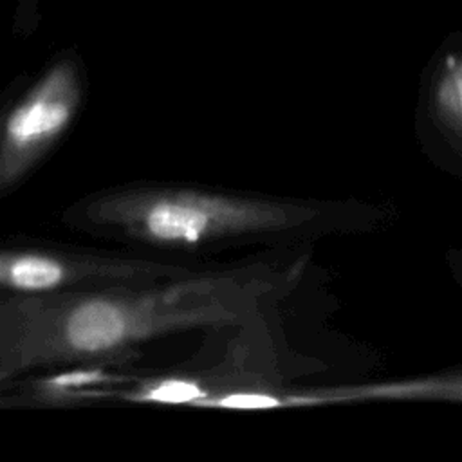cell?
I'll return each mask as SVG.
<instances>
[{
    "mask_svg": "<svg viewBox=\"0 0 462 462\" xmlns=\"http://www.w3.org/2000/svg\"><path fill=\"white\" fill-rule=\"evenodd\" d=\"M253 269L0 301V381L112 359L162 336L244 321L273 289Z\"/></svg>",
    "mask_w": 462,
    "mask_h": 462,
    "instance_id": "6da1fadb",
    "label": "cell"
},
{
    "mask_svg": "<svg viewBox=\"0 0 462 462\" xmlns=\"http://www.w3.org/2000/svg\"><path fill=\"white\" fill-rule=\"evenodd\" d=\"M70 226L143 249L200 253L278 245L343 233L361 209L339 200H301L191 184H132L88 195L65 211Z\"/></svg>",
    "mask_w": 462,
    "mask_h": 462,
    "instance_id": "7a4b0ae2",
    "label": "cell"
},
{
    "mask_svg": "<svg viewBox=\"0 0 462 462\" xmlns=\"http://www.w3.org/2000/svg\"><path fill=\"white\" fill-rule=\"evenodd\" d=\"M193 273L184 263L34 244L5 245L0 254L2 292L16 296L153 283Z\"/></svg>",
    "mask_w": 462,
    "mask_h": 462,
    "instance_id": "3957f363",
    "label": "cell"
},
{
    "mask_svg": "<svg viewBox=\"0 0 462 462\" xmlns=\"http://www.w3.org/2000/svg\"><path fill=\"white\" fill-rule=\"evenodd\" d=\"M79 101L76 70L58 65L11 106L0 132V195L11 193L61 141Z\"/></svg>",
    "mask_w": 462,
    "mask_h": 462,
    "instance_id": "277c9868",
    "label": "cell"
},
{
    "mask_svg": "<svg viewBox=\"0 0 462 462\" xmlns=\"http://www.w3.org/2000/svg\"><path fill=\"white\" fill-rule=\"evenodd\" d=\"M433 112L442 130L462 143V56L444 60L433 87Z\"/></svg>",
    "mask_w": 462,
    "mask_h": 462,
    "instance_id": "5b68a950",
    "label": "cell"
},
{
    "mask_svg": "<svg viewBox=\"0 0 462 462\" xmlns=\"http://www.w3.org/2000/svg\"><path fill=\"white\" fill-rule=\"evenodd\" d=\"M460 273H462V271H460Z\"/></svg>",
    "mask_w": 462,
    "mask_h": 462,
    "instance_id": "8992f818",
    "label": "cell"
}]
</instances>
